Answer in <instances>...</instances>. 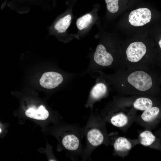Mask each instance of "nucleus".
I'll return each mask as SVG.
<instances>
[{
  "mask_svg": "<svg viewBox=\"0 0 161 161\" xmlns=\"http://www.w3.org/2000/svg\"><path fill=\"white\" fill-rule=\"evenodd\" d=\"M156 69H128L119 67L113 76L117 90L126 93L150 94L160 88V76Z\"/></svg>",
  "mask_w": 161,
  "mask_h": 161,
  "instance_id": "1",
  "label": "nucleus"
},
{
  "mask_svg": "<svg viewBox=\"0 0 161 161\" xmlns=\"http://www.w3.org/2000/svg\"><path fill=\"white\" fill-rule=\"evenodd\" d=\"M94 59L97 64L101 66H112L116 69L119 67L112 55L106 51V48L102 44H99L97 46Z\"/></svg>",
  "mask_w": 161,
  "mask_h": 161,
  "instance_id": "2",
  "label": "nucleus"
},
{
  "mask_svg": "<svg viewBox=\"0 0 161 161\" xmlns=\"http://www.w3.org/2000/svg\"><path fill=\"white\" fill-rule=\"evenodd\" d=\"M151 16V12L148 9L138 8L131 12L129 21L131 25L134 26H143L150 21Z\"/></svg>",
  "mask_w": 161,
  "mask_h": 161,
  "instance_id": "3",
  "label": "nucleus"
},
{
  "mask_svg": "<svg viewBox=\"0 0 161 161\" xmlns=\"http://www.w3.org/2000/svg\"><path fill=\"white\" fill-rule=\"evenodd\" d=\"M63 80V77L59 73L48 72L43 74L39 82L42 87L47 89H52L60 84Z\"/></svg>",
  "mask_w": 161,
  "mask_h": 161,
  "instance_id": "4",
  "label": "nucleus"
},
{
  "mask_svg": "<svg viewBox=\"0 0 161 161\" xmlns=\"http://www.w3.org/2000/svg\"><path fill=\"white\" fill-rule=\"evenodd\" d=\"M61 143L66 149L71 151L77 150L80 145V140L78 135L70 131L65 132L63 134Z\"/></svg>",
  "mask_w": 161,
  "mask_h": 161,
  "instance_id": "5",
  "label": "nucleus"
},
{
  "mask_svg": "<svg viewBox=\"0 0 161 161\" xmlns=\"http://www.w3.org/2000/svg\"><path fill=\"white\" fill-rule=\"evenodd\" d=\"M88 143L90 145L97 146L101 144L104 140V136L101 131L95 127L89 128L86 132Z\"/></svg>",
  "mask_w": 161,
  "mask_h": 161,
  "instance_id": "6",
  "label": "nucleus"
},
{
  "mask_svg": "<svg viewBox=\"0 0 161 161\" xmlns=\"http://www.w3.org/2000/svg\"><path fill=\"white\" fill-rule=\"evenodd\" d=\"M28 117L38 120H44L49 116V113L46 108L41 105L38 108L32 107L28 109L25 112Z\"/></svg>",
  "mask_w": 161,
  "mask_h": 161,
  "instance_id": "7",
  "label": "nucleus"
},
{
  "mask_svg": "<svg viewBox=\"0 0 161 161\" xmlns=\"http://www.w3.org/2000/svg\"><path fill=\"white\" fill-rule=\"evenodd\" d=\"M160 109L157 106H154L144 111L141 115L142 120L146 122H150L154 120L159 116Z\"/></svg>",
  "mask_w": 161,
  "mask_h": 161,
  "instance_id": "8",
  "label": "nucleus"
},
{
  "mask_svg": "<svg viewBox=\"0 0 161 161\" xmlns=\"http://www.w3.org/2000/svg\"><path fill=\"white\" fill-rule=\"evenodd\" d=\"M114 147L117 152H123L130 150L132 148V145L126 138L120 137L116 140L114 144Z\"/></svg>",
  "mask_w": 161,
  "mask_h": 161,
  "instance_id": "9",
  "label": "nucleus"
},
{
  "mask_svg": "<svg viewBox=\"0 0 161 161\" xmlns=\"http://www.w3.org/2000/svg\"><path fill=\"white\" fill-rule=\"evenodd\" d=\"M133 106L136 109L144 111L154 106V102L152 100L149 98L140 97L135 100Z\"/></svg>",
  "mask_w": 161,
  "mask_h": 161,
  "instance_id": "10",
  "label": "nucleus"
},
{
  "mask_svg": "<svg viewBox=\"0 0 161 161\" xmlns=\"http://www.w3.org/2000/svg\"><path fill=\"white\" fill-rule=\"evenodd\" d=\"M107 87L103 83L96 84L93 88L91 92V97L93 100H97L103 97L106 93Z\"/></svg>",
  "mask_w": 161,
  "mask_h": 161,
  "instance_id": "11",
  "label": "nucleus"
},
{
  "mask_svg": "<svg viewBox=\"0 0 161 161\" xmlns=\"http://www.w3.org/2000/svg\"><path fill=\"white\" fill-rule=\"evenodd\" d=\"M71 16L70 14L61 18L55 24V30L59 33L65 32L71 24Z\"/></svg>",
  "mask_w": 161,
  "mask_h": 161,
  "instance_id": "12",
  "label": "nucleus"
},
{
  "mask_svg": "<svg viewBox=\"0 0 161 161\" xmlns=\"http://www.w3.org/2000/svg\"><path fill=\"white\" fill-rule=\"evenodd\" d=\"M110 122L115 126L122 127L125 126L128 124L129 118L125 114L120 113L112 116L110 119Z\"/></svg>",
  "mask_w": 161,
  "mask_h": 161,
  "instance_id": "13",
  "label": "nucleus"
},
{
  "mask_svg": "<svg viewBox=\"0 0 161 161\" xmlns=\"http://www.w3.org/2000/svg\"><path fill=\"white\" fill-rule=\"evenodd\" d=\"M140 143L145 146L152 145L155 140L156 137L153 134L148 130H145L140 134Z\"/></svg>",
  "mask_w": 161,
  "mask_h": 161,
  "instance_id": "14",
  "label": "nucleus"
},
{
  "mask_svg": "<svg viewBox=\"0 0 161 161\" xmlns=\"http://www.w3.org/2000/svg\"><path fill=\"white\" fill-rule=\"evenodd\" d=\"M92 19V16L87 14L79 18L76 21L77 28L81 30L87 27L91 23Z\"/></svg>",
  "mask_w": 161,
  "mask_h": 161,
  "instance_id": "15",
  "label": "nucleus"
},
{
  "mask_svg": "<svg viewBox=\"0 0 161 161\" xmlns=\"http://www.w3.org/2000/svg\"><path fill=\"white\" fill-rule=\"evenodd\" d=\"M108 10L112 13H115L119 9V0H105Z\"/></svg>",
  "mask_w": 161,
  "mask_h": 161,
  "instance_id": "16",
  "label": "nucleus"
},
{
  "mask_svg": "<svg viewBox=\"0 0 161 161\" xmlns=\"http://www.w3.org/2000/svg\"><path fill=\"white\" fill-rule=\"evenodd\" d=\"M38 0H12L13 3L27 4L36 3Z\"/></svg>",
  "mask_w": 161,
  "mask_h": 161,
  "instance_id": "17",
  "label": "nucleus"
},
{
  "mask_svg": "<svg viewBox=\"0 0 161 161\" xmlns=\"http://www.w3.org/2000/svg\"><path fill=\"white\" fill-rule=\"evenodd\" d=\"M161 40H160L159 42V46H160V49L161 48Z\"/></svg>",
  "mask_w": 161,
  "mask_h": 161,
  "instance_id": "18",
  "label": "nucleus"
},
{
  "mask_svg": "<svg viewBox=\"0 0 161 161\" xmlns=\"http://www.w3.org/2000/svg\"><path fill=\"white\" fill-rule=\"evenodd\" d=\"M1 129L0 128V133L1 132Z\"/></svg>",
  "mask_w": 161,
  "mask_h": 161,
  "instance_id": "19",
  "label": "nucleus"
}]
</instances>
